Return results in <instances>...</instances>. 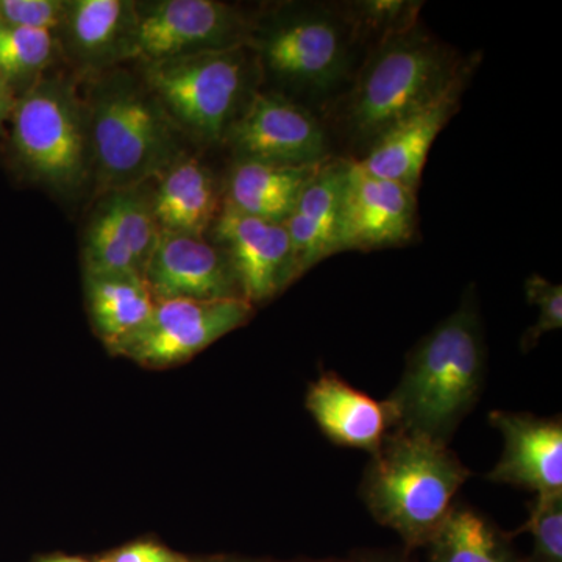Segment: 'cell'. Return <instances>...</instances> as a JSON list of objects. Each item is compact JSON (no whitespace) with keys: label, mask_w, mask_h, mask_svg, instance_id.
I'll use <instances>...</instances> for the list:
<instances>
[{"label":"cell","mask_w":562,"mask_h":562,"mask_svg":"<svg viewBox=\"0 0 562 562\" xmlns=\"http://www.w3.org/2000/svg\"><path fill=\"white\" fill-rule=\"evenodd\" d=\"M98 562H203L191 560L183 554L172 552L168 547L155 542H135L121 547L101 558Z\"/></svg>","instance_id":"f1b7e54d"},{"label":"cell","mask_w":562,"mask_h":562,"mask_svg":"<svg viewBox=\"0 0 562 562\" xmlns=\"http://www.w3.org/2000/svg\"><path fill=\"white\" fill-rule=\"evenodd\" d=\"M425 549L427 562H525L512 536L471 506L454 505Z\"/></svg>","instance_id":"603a6c76"},{"label":"cell","mask_w":562,"mask_h":562,"mask_svg":"<svg viewBox=\"0 0 562 562\" xmlns=\"http://www.w3.org/2000/svg\"><path fill=\"white\" fill-rule=\"evenodd\" d=\"M144 280L155 301L243 299L227 255L198 236L158 233Z\"/></svg>","instance_id":"5bb4252c"},{"label":"cell","mask_w":562,"mask_h":562,"mask_svg":"<svg viewBox=\"0 0 562 562\" xmlns=\"http://www.w3.org/2000/svg\"><path fill=\"white\" fill-rule=\"evenodd\" d=\"M305 406L321 431L333 443L376 453L394 428L386 401L380 402L355 390L335 372L322 373L310 384Z\"/></svg>","instance_id":"d6986e66"},{"label":"cell","mask_w":562,"mask_h":562,"mask_svg":"<svg viewBox=\"0 0 562 562\" xmlns=\"http://www.w3.org/2000/svg\"><path fill=\"white\" fill-rule=\"evenodd\" d=\"M472 58L436 40L419 24L384 36L336 106L351 146L368 150L387 128L469 80Z\"/></svg>","instance_id":"7a4b0ae2"},{"label":"cell","mask_w":562,"mask_h":562,"mask_svg":"<svg viewBox=\"0 0 562 562\" xmlns=\"http://www.w3.org/2000/svg\"><path fill=\"white\" fill-rule=\"evenodd\" d=\"M454 85L441 98L414 111L379 136L362 158H355L364 171L417 191L432 143L457 113L465 83Z\"/></svg>","instance_id":"e0dca14e"},{"label":"cell","mask_w":562,"mask_h":562,"mask_svg":"<svg viewBox=\"0 0 562 562\" xmlns=\"http://www.w3.org/2000/svg\"><path fill=\"white\" fill-rule=\"evenodd\" d=\"M203 562H276L271 560H260V558H243V557H216L210 558Z\"/></svg>","instance_id":"1f68e13d"},{"label":"cell","mask_w":562,"mask_h":562,"mask_svg":"<svg viewBox=\"0 0 562 562\" xmlns=\"http://www.w3.org/2000/svg\"><path fill=\"white\" fill-rule=\"evenodd\" d=\"M14 102H16V94L11 90L5 79L0 76V132H2L3 124L10 120Z\"/></svg>","instance_id":"f546056e"},{"label":"cell","mask_w":562,"mask_h":562,"mask_svg":"<svg viewBox=\"0 0 562 562\" xmlns=\"http://www.w3.org/2000/svg\"><path fill=\"white\" fill-rule=\"evenodd\" d=\"M14 160L32 180L69 192L91 169L87 106L63 77H41L18 95L10 114Z\"/></svg>","instance_id":"52a82bcc"},{"label":"cell","mask_w":562,"mask_h":562,"mask_svg":"<svg viewBox=\"0 0 562 562\" xmlns=\"http://www.w3.org/2000/svg\"><path fill=\"white\" fill-rule=\"evenodd\" d=\"M105 194L85 232L83 273L144 277L160 233L151 213L150 198L140 187Z\"/></svg>","instance_id":"7c38bea8"},{"label":"cell","mask_w":562,"mask_h":562,"mask_svg":"<svg viewBox=\"0 0 562 562\" xmlns=\"http://www.w3.org/2000/svg\"><path fill=\"white\" fill-rule=\"evenodd\" d=\"M524 530L532 538L525 562H562V494L536 497Z\"/></svg>","instance_id":"484cf974"},{"label":"cell","mask_w":562,"mask_h":562,"mask_svg":"<svg viewBox=\"0 0 562 562\" xmlns=\"http://www.w3.org/2000/svg\"><path fill=\"white\" fill-rule=\"evenodd\" d=\"M85 294L92 328L109 350L138 331L154 312V295L136 273L85 276Z\"/></svg>","instance_id":"7402d4cb"},{"label":"cell","mask_w":562,"mask_h":562,"mask_svg":"<svg viewBox=\"0 0 562 562\" xmlns=\"http://www.w3.org/2000/svg\"><path fill=\"white\" fill-rule=\"evenodd\" d=\"M353 562H412L406 560L405 557L398 554H387L379 552H360L355 553Z\"/></svg>","instance_id":"4dcf8cb0"},{"label":"cell","mask_w":562,"mask_h":562,"mask_svg":"<svg viewBox=\"0 0 562 562\" xmlns=\"http://www.w3.org/2000/svg\"><path fill=\"white\" fill-rule=\"evenodd\" d=\"M40 562H92L83 560V558H70V557H58V558H47V560H43ZM98 562V561H94Z\"/></svg>","instance_id":"d6a6232c"},{"label":"cell","mask_w":562,"mask_h":562,"mask_svg":"<svg viewBox=\"0 0 562 562\" xmlns=\"http://www.w3.org/2000/svg\"><path fill=\"white\" fill-rule=\"evenodd\" d=\"M347 166L349 160L344 158L322 162L283 222L290 235L297 279L325 258L341 251L339 235Z\"/></svg>","instance_id":"ac0fdd59"},{"label":"cell","mask_w":562,"mask_h":562,"mask_svg":"<svg viewBox=\"0 0 562 562\" xmlns=\"http://www.w3.org/2000/svg\"><path fill=\"white\" fill-rule=\"evenodd\" d=\"M255 24L217 0L136 2L133 58L140 63L249 47Z\"/></svg>","instance_id":"ba28073f"},{"label":"cell","mask_w":562,"mask_h":562,"mask_svg":"<svg viewBox=\"0 0 562 562\" xmlns=\"http://www.w3.org/2000/svg\"><path fill=\"white\" fill-rule=\"evenodd\" d=\"M525 294L528 302L538 306V321L532 327L528 328L522 336L524 351L535 349L536 344L541 341L547 333L561 330L562 327V286L552 281L543 279L538 273H532L525 281Z\"/></svg>","instance_id":"4316f807"},{"label":"cell","mask_w":562,"mask_h":562,"mask_svg":"<svg viewBox=\"0 0 562 562\" xmlns=\"http://www.w3.org/2000/svg\"><path fill=\"white\" fill-rule=\"evenodd\" d=\"M225 143L239 160L310 166L330 158L321 121L294 99L277 92H254Z\"/></svg>","instance_id":"30bf717a"},{"label":"cell","mask_w":562,"mask_h":562,"mask_svg":"<svg viewBox=\"0 0 562 562\" xmlns=\"http://www.w3.org/2000/svg\"><path fill=\"white\" fill-rule=\"evenodd\" d=\"M57 47V32L0 25V76L16 98L43 77Z\"/></svg>","instance_id":"cb8c5ba5"},{"label":"cell","mask_w":562,"mask_h":562,"mask_svg":"<svg viewBox=\"0 0 562 562\" xmlns=\"http://www.w3.org/2000/svg\"><path fill=\"white\" fill-rule=\"evenodd\" d=\"M358 36L338 7L291 5L255 24L249 47L277 83L321 102L350 79Z\"/></svg>","instance_id":"5b68a950"},{"label":"cell","mask_w":562,"mask_h":562,"mask_svg":"<svg viewBox=\"0 0 562 562\" xmlns=\"http://www.w3.org/2000/svg\"><path fill=\"white\" fill-rule=\"evenodd\" d=\"M417 225L416 191L372 176L349 160L344 188L339 249L372 250L412 241Z\"/></svg>","instance_id":"4fadbf2b"},{"label":"cell","mask_w":562,"mask_h":562,"mask_svg":"<svg viewBox=\"0 0 562 562\" xmlns=\"http://www.w3.org/2000/svg\"><path fill=\"white\" fill-rule=\"evenodd\" d=\"M250 47L143 63V81L177 127L205 144L225 143L251 98Z\"/></svg>","instance_id":"8992f818"},{"label":"cell","mask_w":562,"mask_h":562,"mask_svg":"<svg viewBox=\"0 0 562 562\" xmlns=\"http://www.w3.org/2000/svg\"><path fill=\"white\" fill-rule=\"evenodd\" d=\"M486 344L473 295L409 353L397 387L387 397L392 430L447 446L482 395Z\"/></svg>","instance_id":"6da1fadb"},{"label":"cell","mask_w":562,"mask_h":562,"mask_svg":"<svg viewBox=\"0 0 562 562\" xmlns=\"http://www.w3.org/2000/svg\"><path fill=\"white\" fill-rule=\"evenodd\" d=\"M211 232L231 261L244 301L277 297L297 280L290 235L279 222L258 220L222 203Z\"/></svg>","instance_id":"8fae6325"},{"label":"cell","mask_w":562,"mask_h":562,"mask_svg":"<svg viewBox=\"0 0 562 562\" xmlns=\"http://www.w3.org/2000/svg\"><path fill=\"white\" fill-rule=\"evenodd\" d=\"M135 32L136 2L72 0L66 2L57 38L77 70L99 74L132 60Z\"/></svg>","instance_id":"2e32d148"},{"label":"cell","mask_w":562,"mask_h":562,"mask_svg":"<svg viewBox=\"0 0 562 562\" xmlns=\"http://www.w3.org/2000/svg\"><path fill=\"white\" fill-rule=\"evenodd\" d=\"M254 305L244 299L155 301L149 319L111 353L149 369H165L191 360L254 316Z\"/></svg>","instance_id":"9c48e42d"},{"label":"cell","mask_w":562,"mask_h":562,"mask_svg":"<svg viewBox=\"0 0 562 562\" xmlns=\"http://www.w3.org/2000/svg\"><path fill=\"white\" fill-rule=\"evenodd\" d=\"M85 106L91 166L103 192L138 188L183 155L177 125L143 79L106 74Z\"/></svg>","instance_id":"277c9868"},{"label":"cell","mask_w":562,"mask_h":562,"mask_svg":"<svg viewBox=\"0 0 562 562\" xmlns=\"http://www.w3.org/2000/svg\"><path fill=\"white\" fill-rule=\"evenodd\" d=\"M471 475L443 443L392 430L366 469L361 497L376 522L401 536L406 550L425 549Z\"/></svg>","instance_id":"3957f363"},{"label":"cell","mask_w":562,"mask_h":562,"mask_svg":"<svg viewBox=\"0 0 562 562\" xmlns=\"http://www.w3.org/2000/svg\"><path fill=\"white\" fill-rule=\"evenodd\" d=\"M150 205L158 231L198 238L211 231L222 206L213 173L187 155L161 173Z\"/></svg>","instance_id":"ffe728a7"},{"label":"cell","mask_w":562,"mask_h":562,"mask_svg":"<svg viewBox=\"0 0 562 562\" xmlns=\"http://www.w3.org/2000/svg\"><path fill=\"white\" fill-rule=\"evenodd\" d=\"M420 9L422 2L413 0H361L342 7L358 35L373 32L380 33L382 38L414 27Z\"/></svg>","instance_id":"d4e9b609"},{"label":"cell","mask_w":562,"mask_h":562,"mask_svg":"<svg viewBox=\"0 0 562 562\" xmlns=\"http://www.w3.org/2000/svg\"><path fill=\"white\" fill-rule=\"evenodd\" d=\"M321 166L322 162L283 166L238 158L228 176L224 203L247 216L283 224Z\"/></svg>","instance_id":"44dd1931"},{"label":"cell","mask_w":562,"mask_h":562,"mask_svg":"<svg viewBox=\"0 0 562 562\" xmlns=\"http://www.w3.org/2000/svg\"><path fill=\"white\" fill-rule=\"evenodd\" d=\"M65 11V0H0V25L57 32Z\"/></svg>","instance_id":"83f0119b"},{"label":"cell","mask_w":562,"mask_h":562,"mask_svg":"<svg viewBox=\"0 0 562 562\" xmlns=\"http://www.w3.org/2000/svg\"><path fill=\"white\" fill-rule=\"evenodd\" d=\"M501 431L503 453L487 480L535 492L536 497L562 494V422L527 413L492 412Z\"/></svg>","instance_id":"9a60e30c"}]
</instances>
